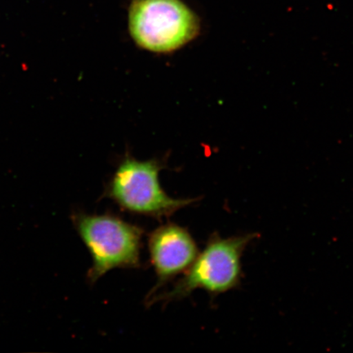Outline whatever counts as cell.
I'll return each instance as SVG.
<instances>
[{
  "instance_id": "obj_1",
  "label": "cell",
  "mask_w": 353,
  "mask_h": 353,
  "mask_svg": "<svg viewBox=\"0 0 353 353\" xmlns=\"http://www.w3.org/2000/svg\"><path fill=\"white\" fill-rule=\"evenodd\" d=\"M255 237L254 234L229 238L210 236L204 250L198 254L183 276L171 290L145 299L147 306L179 301L196 290L219 294L236 288L242 277V254Z\"/></svg>"
},
{
  "instance_id": "obj_2",
  "label": "cell",
  "mask_w": 353,
  "mask_h": 353,
  "mask_svg": "<svg viewBox=\"0 0 353 353\" xmlns=\"http://www.w3.org/2000/svg\"><path fill=\"white\" fill-rule=\"evenodd\" d=\"M74 229L90 251L87 280L94 284L113 269L139 268L143 229L112 214H72Z\"/></svg>"
},
{
  "instance_id": "obj_3",
  "label": "cell",
  "mask_w": 353,
  "mask_h": 353,
  "mask_svg": "<svg viewBox=\"0 0 353 353\" xmlns=\"http://www.w3.org/2000/svg\"><path fill=\"white\" fill-rule=\"evenodd\" d=\"M165 168V163L157 159L140 161L127 154L105 187L103 196L131 214L158 220L170 218L198 199L168 195L159 180L160 172Z\"/></svg>"
},
{
  "instance_id": "obj_4",
  "label": "cell",
  "mask_w": 353,
  "mask_h": 353,
  "mask_svg": "<svg viewBox=\"0 0 353 353\" xmlns=\"http://www.w3.org/2000/svg\"><path fill=\"white\" fill-rule=\"evenodd\" d=\"M129 29L137 46L165 54L194 41L201 32V20L181 0H132Z\"/></svg>"
},
{
  "instance_id": "obj_5",
  "label": "cell",
  "mask_w": 353,
  "mask_h": 353,
  "mask_svg": "<svg viewBox=\"0 0 353 353\" xmlns=\"http://www.w3.org/2000/svg\"><path fill=\"white\" fill-rule=\"evenodd\" d=\"M148 250L157 281L145 299L153 296L163 286L186 272L200 253L188 229L172 223L161 225L151 233Z\"/></svg>"
}]
</instances>
